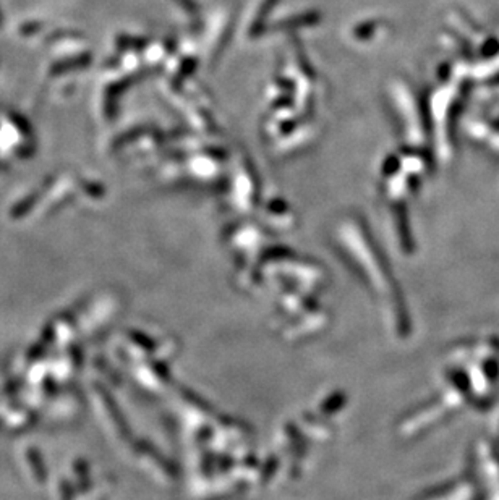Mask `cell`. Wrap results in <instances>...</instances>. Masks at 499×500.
I'll return each mask as SVG.
<instances>
[]
</instances>
